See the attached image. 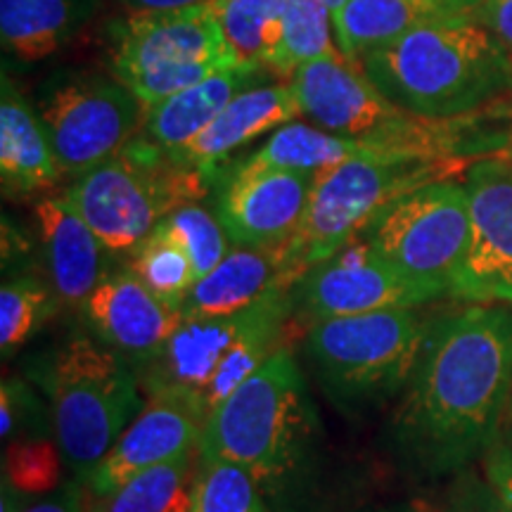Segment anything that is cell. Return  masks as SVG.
<instances>
[{"label": "cell", "mask_w": 512, "mask_h": 512, "mask_svg": "<svg viewBox=\"0 0 512 512\" xmlns=\"http://www.w3.org/2000/svg\"><path fill=\"white\" fill-rule=\"evenodd\" d=\"M512 394V309L470 306L427 323L387 446L413 477L463 470L496 446Z\"/></svg>", "instance_id": "obj_1"}, {"label": "cell", "mask_w": 512, "mask_h": 512, "mask_svg": "<svg viewBox=\"0 0 512 512\" xmlns=\"http://www.w3.org/2000/svg\"><path fill=\"white\" fill-rule=\"evenodd\" d=\"M200 458L245 467L271 512H325L332 505V458L323 420L297 358L280 347L211 411Z\"/></svg>", "instance_id": "obj_2"}, {"label": "cell", "mask_w": 512, "mask_h": 512, "mask_svg": "<svg viewBox=\"0 0 512 512\" xmlns=\"http://www.w3.org/2000/svg\"><path fill=\"white\" fill-rule=\"evenodd\" d=\"M354 64L384 98L422 119L472 117L512 93V57L482 19L415 29Z\"/></svg>", "instance_id": "obj_3"}, {"label": "cell", "mask_w": 512, "mask_h": 512, "mask_svg": "<svg viewBox=\"0 0 512 512\" xmlns=\"http://www.w3.org/2000/svg\"><path fill=\"white\" fill-rule=\"evenodd\" d=\"M34 377L48 396L62 456L86 482L143 411L138 373L98 337L76 332L50 351Z\"/></svg>", "instance_id": "obj_4"}, {"label": "cell", "mask_w": 512, "mask_h": 512, "mask_svg": "<svg viewBox=\"0 0 512 512\" xmlns=\"http://www.w3.org/2000/svg\"><path fill=\"white\" fill-rule=\"evenodd\" d=\"M415 309L330 318L306 328L302 351L313 382L344 418L361 420L406 387L425 342Z\"/></svg>", "instance_id": "obj_5"}, {"label": "cell", "mask_w": 512, "mask_h": 512, "mask_svg": "<svg viewBox=\"0 0 512 512\" xmlns=\"http://www.w3.org/2000/svg\"><path fill=\"white\" fill-rule=\"evenodd\" d=\"M214 185L138 133L112 159L76 178L64 195L107 252H133L166 216L200 202Z\"/></svg>", "instance_id": "obj_6"}, {"label": "cell", "mask_w": 512, "mask_h": 512, "mask_svg": "<svg viewBox=\"0 0 512 512\" xmlns=\"http://www.w3.org/2000/svg\"><path fill=\"white\" fill-rule=\"evenodd\" d=\"M460 162H392L356 157L313 178L306 211L292 238L280 245L287 271L299 280L366 230L382 209L420 185L446 178Z\"/></svg>", "instance_id": "obj_7"}, {"label": "cell", "mask_w": 512, "mask_h": 512, "mask_svg": "<svg viewBox=\"0 0 512 512\" xmlns=\"http://www.w3.org/2000/svg\"><path fill=\"white\" fill-rule=\"evenodd\" d=\"M238 67L249 64L230 50L211 3L128 15L112 31V74L145 107Z\"/></svg>", "instance_id": "obj_8"}, {"label": "cell", "mask_w": 512, "mask_h": 512, "mask_svg": "<svg viewBox=\"0 0 512 512\" xmlns=\"http://www.w3.org/2000/svg\"><path fill=\"white\" fill-rule=\"evenodd\" d=\"M34 110L62 176L79 178L143 131L147 107L117 74L64 69L38 86Z\"/></svg>", "instance_id": "obj_9"}, {"label": "cell", "mask_w": 512, "mask_h": 512, "mask_svg": "<svg viewBox=\"0 0 512 512\" xmlns=\"http://www.w3.org/2000/svg\"><path fill=\"white\" fill-rule=\"evenodd\" d=\"M377 254L430 299L453 290L470 238L467 190L451 178L420 185L363 230Z\"/></svg>", "instance_id": "obj_10"}, {"label": "cell", "mask_w": 512, "mask_h": 512, "mask_svg": "<svg viewBox=\"0 0 512 512\" xmlns=\"http://www.w3.org/2000/svg\"><path fill=\"white\" fill-rule=\"evenodd\" d=\"M425 302H430V297L389 266L363 235L330 259L311 266L292 285L294 311L309 328L320 320L384 309H415Z\"/></svg>", "instance_id": "obj_11"}, {"label": "cell", "mask_w": 512, "mask_h": 512, "mask_svg": "<svg viewBox=\"0 0 512 512\" xmlns=\"http://www.w3.org/2000/svg\"><path fill=\"white\" fill-rule=\"evenodd\" d=\"M287 316H294L292 287L273 292L264 302L235 316L183 318L155 361L147 363L138 373L140 387L147 396H181L197 411V399L207 389L230 349L271 320Z\"/></svg>", "instance_id": "obj_12"}, {"label": "cell", "mask_w": 512, "mask_h": 512, "mask_svg": "<svg viewBox=\"0 0 512 512\" xmlns=\"http://www.w3.org/2000/svg\"><path fill=\"white\" fill-rule=\"evenodd\" d=\"M470 238L451 294L467 302L512 304V162L479 159L467 169Z\"/></svg>", "instance_id": "obj_13"}, {"label": "cell", "mask_w": 512, "mask_h": 512, "mask_svg": "<svg viewBox=\"0 0 512 512\" xmlns=\"http://www.w3.org/2000/svg\"><path fill=\"white\" fill-rule=\"evenodd\" d=\"M81 311L91 335L136 373L155 361L183 320V313L155 297L131 268L107 273Z\"/></svg>", "instance_id": "obj_14"}, {"label": "cell", "mask_w": 512, "mask_h": 512, "mask_svg": "<svg viewBox=\"0 0 512 512\" xmlns=\"http://www.w3.org/2000/svg\"><path fill=\"white\" fill-rule=\"evenodd\" d=\"M219 219L238 247H280L302 221L316 174L221 171Z\"/></svg>", "instance_id": "obj_15"}, {"label": "cell", "mask_w": 512, "mask_h": 512, "mask_svg": "<svg viewBox=\"0 0 512 512\" xmlns=\"http://www.w3.org/2000/svg\"><path fill=\"white\" fill-rule=\"evenodd\" d=\"M202 427L204 418L190 401L174 394H150L143 411L86 477L83 491L93 496L110 494L150 467L188 456L200 448Z\"/></svg>", "instance_id": "obj_16"}, {"label": "cell", "mask_w": 512, "mask_h": 512, "mask_svg": "<svg viewBox=\"0 0 512 512\" xmlns=\"http://www.w3.org/2000/svg\"><path fill=\"white\" fill-rule=\"evenodd\" d=\"M299 114L302 105L292 81L256 83L235 95L200 138L171 157L219 183V171L230 155L252 140L297 121Z\"/></svg>", "instance_id": "obj_17"}, {"label": "cell", "mask_w": 512, "mask_h": 512, "mask_svg": "<svg viewBox=\"0 0 512 512\" xmlns=\"http://www.w3.org/2000/svg\"><path fill=\"white\" fill-rule=\"evenodd\" d=\"M36 230L50 287L69 309H83L100 280L105 278V252L98 235L81 219L67 195H48L38 200Z\"/></svg>", "instance_id": "obj_18"}, {"label": "cell", "mask_w": 512, "mask_h": 512, "mask_svg": "<svg viewBox=\"0 0 512 512\" xmlns=\"http://www.w3.org/2000/svg\"><path fill=\"white\" fill-rule=\"evenodd\" d=\"M297 283L280 247H238L214 271L202 275L181 306L183 318H223L252 309L273 292Z\"/></svg>", "instance_id": "obj_19"}, {"label": "cell", "mask_w": 512, "mask_h": 512, "mask_svg": "<svg viewBox=\"0 0 512 512\" xmlns=\"http://www.w3.org/2000/svg\"><path fill=\"white\" fill-rule=\"evenodd\" d=\"M484 0H347L332 17L337 48L354 64L358 55L430 24L482 19Z\"/></svg>", "instance_id": "obj_20"}, {"label": "cell", "mask_w": 512, "mask_h": 512, "mask_svg": "<svg viewBox=\"0 0 512 512\" xmlns=\"http://www.w3.org/2000/svg\"><path fill=\"white\" fill-rule=\"evenodd\" d=\"M62 171L34 105L3 74L0 86V183L10 200H27L60 181Z\"/></svg>", "instance_id": "obj_21"}, {"label": "cell", "mask_w": 512, "mask_h": 512, "mask_svg": "<svg viewBox=\"0 0 512 512\" xmlns=\"http://www.w3.org/2000/svg\"><path fill=\"white\" fill-rule=\"evenodd\" d=\"M264 69L238 67L221 72L197 86L150 105L145 112L140 136L162 147L169 155H178L192 140L200 138L223 107L235 95L264 81Z\"/></svg>", "instance_id": "obj_22"}, {"label": "cell", "mask_w": 512, "mask_h": 512, "mask_svg": "<svg viewBox=\"0 0 512 512\" xmlns=\"http://www.w3.org/2000/svg\"><path fill=\"white\" fill-rule=\"evenodd\" d=\"M100 0H0V43L12 60L53 57L86 29Z\"/></svg>", "instance_id": "obj_23"}, {"label": "cell", "mask_w": 512, "mask_h": 512, "mask_svg": "<svg viewBox=\"0 0 512 512\" xmlns=\"http://www.w3.org/2000/svg\"><path fill=\"white\" fill-rule=\"evenodd\" d=\"M356 157H370L361 138L337 136L316 124L290 121L261 143L252 155L242 157L228 171H302L320 174Z\"/></svg>", "instance_id": "obj_24"}, {"label": "cell", "mask_w": 512, "mask_h": 512, "mask_svg": "<svg viewBox=\"0 0 512 512\" xmlns=\"http://www.w3.org/2000/svg\"><path fill=\"white\" fill-rule=\"evenodd\" d=\"M197 460L200 448L140 472L110 494L93 496L83 491L86 512H190Z\"/></svg>", "instance_id": "obj_25"}, {"label": "cell", "mask_w": 512, "mask_h": 512, "mask_svg": "<svg viewBox=\"0 0 512 512\" xmlns=\"http://www.w3.org/2000/svg\"><path fill=\"white\" fill-rule=\"evenodd\" d=\"M230 50L242 64L273 72L283 43L285 0H209Z\"/></svg>", "instance_id": "obj_26"}, {"label": "cell", "mask_w": 512, "mask_h": 512, "mask_svg": "<svg viewBox=\"0 0 512 512\" xmlns=\"http://www.w3.org/2000/svg\"><path fill=\"white\" fill-rule=\"evenodd\" d=\"M339 53L332 12L323 0H285L283 10V43L273 74L287 76L306 62Z\"/></svg>", "instance_id": "obj_27"}, {"label": "cell", "mask_w": 512, "mask_h": 512, "mask_svg": "<svg viewBox=\"0 0 512 512\" xmlns=\"http://www.w3.org/2000/svg\"><path fill=\"white\" fill-rule=\"evenodd\" d=\"M128 268L138 275L140 283L155 297L178 311H181L192 287L200 280L185 249L159 228L133 249Z\"/></svg>", "instance_id": "obj_28"}, {"label": "cell", "mask_w": 512, "mask_h": 512, "mask_svg": "<svg viewBox=\"0 0 512 512\" xmlns=\"http://www.w3.org/2000/svg\"><path fill=\"white\" fill-rule=\"evenodd\" d=\"M190 512H271L268 501L245 467L230 460H197Z\"/></svg>", "instance_id": "obj_29"}, {"label": "cell", "mask_w": 512, "mask_h": 512, "mask_svg": "<svg viewBox=\"0 0 512 512\" xmlns=\"http://www.w3.org/2000/svg\"><path fill=\"white\" fill-rule=\"evenodd\" d=\"M57 294L36 275H17L0 287V351L10 358L53 316Z\"/></svg>", "instance_id": "obj_30"}, {"label": "cell", "mask_w": 512, "mask_h": 512, "mask_svg": "<svg viewBox=\"0 0 512 512\" xmlns=\"http://www.w3.org/2000/svg\"><path fill=\"white\" fill-rule=\"evenodd\" d=\"M162 233L176 240L190 256L197 278L214 271L230 252V238L219 214L209 211L200 202L183 204L157 226Z\"/></svg>", "instance_id": "obj_31"}, {"label": "cell", "mask_w": 512, "mask_h": 512, "mask_svg": "<svg viewBox=\"0 0 512 512\" xmlns=\"http://www.w3.org/2000/svg\"><path fill=\"white\" fill-rule=\"evenodd\" d=\"M62 458L55 437L10 439L3 460V482L19 496L53 494L60 486Z\"/></svg>", "instance_id": "obj_32"}, {"label": "cell", "mask_w": 512, "mask_h": 512, "mask_svg": "<svg viewBox=\"0 0 512 512\" xmlns=\"http://www.w3.org/2000/svg\"><path fill=\"white\" fill-rule=\"evenodd\" d=\"M0 425H3V439L17 437H50L53 434V418L50 408L31 392L29 384L19 377L3 382L0 389Z\"/></svg>", "instance_id": "obj_33"}, {"label": "cell", "mask_w": 512, "mask_h": 512, "mask_svg": "<svg viewBox=\"0 0 512 512\" xmlns=\"http://www.w3.org/2000/svg\"><path fill=\"white\" fill-rule=\"evenodd\" d=\"M444 512H512V508L489 482L467 475L453 486L451 501Z\"/></svg>", "instance_id": "obj_34"}, {"label": "cell", "mask_w": 512, "mask_h": 512, "mask_svg": "<svg viewBox=\"0 0 512 512\" xmlns=\"http://www.w3.org/2000/svg\"><path fill=\"white\" fill-rule=\"evenodd\" d=\"M486 482L512 508V444H496L486 453Z\"/></svg>", "instance_id": "obj_35"}, {"label": "cell", "mask_w": 512, "mask_h": 512, "mask_svg": "<svg viewBox=\"0 0 512 512\" xmlns=\"http://www.w3.org/2000/svg\"><path fill=\"white\" fill-rule=\"evenodd\" d=\"M482 22L494 31L512 57V0H484Z\"/></svg>", "instance_id": "obj_36"}, {"label": "cell", "mask_w": 512, "mask_h": 512, "mask_svg": "<svg viewBox=\"0 0 512 512\" xmlns=\"http://www.w3.org/2000/svg\"><path fill=\"white\" fill-rule=\"evenodd\" d=\"M22 512H86L83 489L79 484H67L57 494L22 508Z\"/></svg>", "instance_id": "obj_37"}, {"label": "cell", "mask_w": 512, "mask_h": 512, "mask_svg": "<svg viewBox=\"0 0 512 512\" xmlns=\"http://www.w3.org/2000/svg\"><path fill=\"white\" fill-rule=\"evenodd\" d=\"M119 3L128 10V15H145V12H169L192 8V5L209 3V0H119Z\"/></svg>", "instance_id": "obj_38"}, {"label": "cell", "mask_w": 512, "mask_h": 512, "mask_svg": "<svg viewBox=\"0 0 512 512\" xmlns=\"http://www.w3.org/2000/svg\"><path fill=\"white\" fill-rule=\"evenodd\" d=\"M349 512H441L434 508L430 501L425 498H408V501L399 503H380V505H361V508H354Z\"/></svg>", "instance_id": "obj_39"}, {"label": "cell", "mask_w": 512, "mask_h": 512, "mask_svg": "<svg viewBox=\"0 0 512 512\" xmlns=\"http://www.w3.org/2000/svg\"><path fill=\"white\" fill-rule=\"evenodd\" d=\"M323 3H325V5H328V8H330V12H332V17H335V15H337V12H339V10H342V8H344V5H347V0H323Z\"/></svg>", "instance_id": "obj_40"}, {"label": "cell", "mask_w": 512, "mask_h": 512, "mask_svg": "<svg viewBox=\"0 0 512 512\" xmlns=\"http://www.w3.org/2000/svg\"><path fill=\"white\" fill-rule=\"evenodd\" d=\"M505 418H508L510 427H512V394H510V403H508V413H505Z\"/></svg>", "instance_id": "obj_41"}, {"label": "cell", "mask_w": 512, "mask_h": 512, "mask_svg": "<svg viewBox=\"0 0 512 512\" xmlns=\"http://www.w3.org/2000/svg\"><path fill=\"white\" fill-rule=\"evenodd\" d=\"M508 155H510V162H512V131H510V140H508Z\"/></svg>", "instance_id": "obj_42"}]
</instances>
